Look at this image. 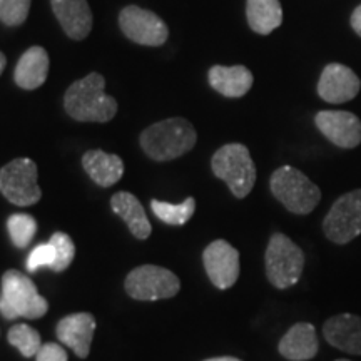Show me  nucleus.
Segmentation results:
<instances>
[{"mask_svg":"<svg viewBox=\"0 0 361 361\" xmlns=\"http://www.w3.org/2000/svg\"><path fill=\"white\" fill-rule=\"evenodd\" d=\"M104 87L106 79L97 72L72 84L64 96L67 114L80 123H109L117 112V102Z\"/></svg>","mask_w":361,"mask_h":361,"instance_id":"obj_1","label":"nucleus"},{"mask_svg":"<svg viewBox=\"0 0 361 361\" xmlns=\"http://www.w3.org/2000/svg\"><path fill=\"white\" fill-rule=\"evenodd\" d=\"M197 134L189 121L171 117L149 126L141 134L142 151L154 161H171L184 156L196 146Z\"/></svg>","mask_w":361,"mask_h":361,"instance_id":"obj_2","label":"nucleus"},{"mask_svg":"<svg viewBox=\"0 0 361 361\" xmlns=\"http://www.w3.org/2000/svg\"><path fill=\"white\" fill-rule=\"evenodd\" d=\"M49 303L39 295L32 279L17 269H8L2 276L0 314L6 319L42 318Z\"/></svg>","mask_w":361,"mask_h":361,"instance_id":"obj_3","label":"nucleus"},{"mask_svg":"<svg viewBox=\"0 0 361 361\" xmlns=\"http://www.w3.org/2000/svg\"><path fill=\"white\" fill-rule=\"evenodd\" d=\"M211 168L216 178L223 179L238 200L252 191L256 183V166L250 151L243 144H226L214 152Z\"/></svg>","mask_w":361,"mask_h":361,"instance_id":"obj_4","label":"nucleus"},{"mask_svg":"<svg viewBox=\"0 0 361 361\" xmlns=\"http://www.w3.org/2000/svg\"><path fill=\"white\" fill-rule=\"evenodd\" d=\"M269 186L273 196L293 214H310L322 200L319 188L293 166L274 171Z\"/></svg>","mask_w":361,"mask_h":361,"instance_id":"obj_5","label":"nucleus"},{"mask_svg":"<svg viewBox=\"0 0 361 361\" xmlns=\"http://www.w3.org/2000/svg\"><path fill=\"white\" fill-rule=\"evenodd\" d=\"M266 276L278 290L295 286L305 268V252L281 233L271 236L264 255Z\"/></svg>","mask_w":361,"mask_h":361,"instance_id":"obj_6","label":"nucleus"},{"mask_svg":"<svg viewBox=\"0 0 361 361\" xmlns=\"http://www.w3.org/2000/svg\"><path fill=\"white\" fill-rule=\"evenodd\" d=\"M0 192L16 206L37 204L42 197L37 184V164L29 157H17L0 169Z\"/></svg>","mask_w":361,"mask_h":361,"instance_id":"obj_7","label":"nucleus"},{"mask_svg":"<svg viewBox=\"0 0 361 361\" xmlns=\"http://www.w3.org/2000/svg\"><path fill=\"white\" fill-rule=\"evenodd\" d=\"M126 293L137 301H157L174 298L180 290V281L173 271L154 264L134 268L124 283Z\"/></svg>","mask_w":361,"mask_h":361,"instance_id":"obj_8","label":"nucleus"},{"mask_svg":"<svg viewBox=\"0 0 361 361\" xmlns=\"http://www.w3.org/2000/svg\"><path fill=\"white\" fill-rule=\"evenodd\" d=\"M323 231L329 241L348 245L361 234V189L343 194L323 221Z\"/></svg>","mask_w":361,"mask_h":361,"instance_id":"obj_9","label":"nucleus"},{"mask_svg":"<svg viewBox=\"0 0 361 361\" xmlns=\"http://www.w3.org/2000/svg\"><path fill=\"white\" fill-rule=\"evenodd\" d=\"M119 25L124 35L135 44L162 45L168 40V25L156 13L137 6L126 7L119 16Z\"/></svg>","mask_w":361,"mask_h":361,"instance_id":"obj_10","label":"nucleus"},{"mask_svg":"<svg viewBox=\"0 0 361 361\" xmlns=\"http://www.w3.org/2000/svg\"><path fill=\"white\" fill-rule=\"evenodd\" d=\"M209 281L219 290L231 288L239 278V251L224 239H216L202 252Z\"/></svg>","mask_w":361,"mask_h":361,"instance_id":"obj_11","label":"nucleus"},{"mask_svg":"<svg viewBox=\"0 0 361 361\" xmlns=\"http://www.w3.org/2000/svg\"><path fill=\"white\" fill-rule=\"evenodd\" d=\"M316 128L338 147L353 149L361 142V121L348 111H322L314 117Z\"/></svg>","mask_w":361,"mask_h":361,"instance_id":"obj_12","label":"nucleus"},{"mask_svg":"<svg viewBox=\"0 0 361 361\" xmlns=\"http://www.w3.org/2000/svg\"><path fill=\"white\" fill-rule=\"evenodd\" d=\"M361 82L350 67L329 64L323 69L318 82V94L323 101L331 104L348 102L358 96Z\"/></svg>","mask_w":361,"mask_h":361,"instance_id":"obj_13","label":"nucleus"},{"mask_svg":"<svg viewBox=\"0 0 361 361\" xmlns=\"http://www.w3.org/2000/svg\"><path fill=\"white\" fill-rule=\"evenodd\" d=\"M94 331H96V318L90 313L64 316L56 328L59 341L74 351L80 360H85L90 353Z\"/></svg>","mask_w":361,"mask_h":361,"instance_id":"obj_14","label":"nucleus"},{"mask_svg":"<svg viewBox=\"0 0 361 361\" xmlns=\"http://www.w3.org/2000/svg\"><path fill=\"white\" fill-rule=\"evenodd\" d=\"M323 335L333 348L348 355H361V318L343 313L329 318L323 326Z\"/></svg>","mask_w":361,"mask_h":361,"instance_id":"obj_15","label":"nucleus"},{"mask_svg":"<svg viewBox=\"0 0 361 361\" xmlns=\"http://www.w3.org/2000/svg\"><path fill=\"white\" fill-rule=\"evenodd\" d=\"M59 24L71 39L82 40L92 29V12L87 0H51Z\"/></svg>","mask_w":361,"mask_h":361,"instance_id":"obj_16","label":"nucleus"},{"mask_svg":"<svg viewBox=\"0 0 361 361\" xmlns=\"http://www.w3.org/2000/svg\"><path fill=\"white\" fill-rule=\"evenodd\" d=\"M318 336L311 323L293 324L278 345L279 355L290 361H308L318 355Z\"/></svg>","mask_w":361,"mask_h":361,"instance_id":"obj_17","label":"nucleus"},{"mask_svg":"<svg viewBox=\"0 0 361 361\" xmlns=\"http://www.w3.org/2000/svg\"><path fill=\"white\" fill-rule=\"evenodd\" d=\"M82 168L89 178L101 188H111L124 174V162L119 156L107 154L101 149L87 151L82 157Z\"/></svg>","mask_w":361,"mask_h":361,"instance_id":"obj_18","label":"nucleus"},{"mask_svg":"<svg viewBox=\"0 0 361 361\" xmlns=\"http://www.w3.org/2000/svg\"><path fill=\"white\" fill-rule=\"evenodd\" d=\"M111 207L112 211L128 224L129 231L133 233L134 238L142 239L144 241V239L151 236V223H149L141 201H139L134 194L126 191L116 192L114 196L111 197Z\"/></svg>","mask_w":361,"mask_h":361,"instance_id":"obj_19","label":"nucleus"},{"mask_svg":"<svg viewBox=\"0 0 361 361\" xmlns=\"http://www.w3.org/2000/svg\"><path fill=\"white\" fill-rule=\"evenodd\" d=\"M49 74V56L44 47H30L22 54L16 67V82L25 90H34L45 82Z\"/></svg>","mask_w":361,"mask_h":361,"instance_id":"obj_20","label":"nucleus"},{"mask_svg":"<svg viewBox=\"0 0 361 361\" xmlns=\"http://www.w3.org/2000/svg\"><path fill=\"white\" fill-rule=\"evenodd\" d=\"M209 84L224 97H243L250 92L252 74L245 66H214L209 71Z\"/></svg>","mask_w":361,"mask_h":361,"instance_id":"obj_21","label":"nucleus"},{"mask_svg":"<svg viewBox=\"0 0 361 361\" xmlns=\"http://www.w3.org/2000/svg\"><path fill=\"white\" fill-rule=\"evenodd\" d=\"M247 24L256 34L268 35L283 22V8L279 0H247Z\"/></svg>","mask_w":361,"mask_h":361,"instance_id":"obj_22","label":"nucleus"},{"mask_svg":"<svg viewBox=\"0 0 361 361\" xmlns=\"http://www.w3.org/2000/svg\"><path fill=\"white\" fill-rule=\"evenodd\" d=\"M151 209L162 223L171 226H183L192 218L194 211H196V200L188 197L186 201L179 202V204H169V202L152 200Z\"/></svg>","mask_w":361,"mask_h":361,"instance_id":"obj_23","label":"nucleus"},{"mask_svg":"<svg viewBox=\"0 0 361 361\" xmlns=\"http://www.w3.org/2000/svg\"><path fill=\"white\" fill-rule=\"evenodd\" d=\"M7 340L13 348L19 350L20 355L25 356V358H32V356L37 355L40 346H42L37 329H34L32 326H29V324L25 323L13 324V326L8 329Z\"/></svg>","mask_w":361,"mask_h":361,"instance_id":"obj_24","label":"nucleus"},{"mask_svg":"<svg viewBox=\"0 0 361 361\" xmlns=\"http://www.w3.org/2000/svg\"><path fill=\"white\" fill-rule=\"evenodd\" d=\"M7 231L11 234L13 246L24 250L30 245L35 233H37V221L30 214L17 213L7 219Z\"/></svg>","mask_w":361,"mask_h":361,"instance_id":"obj_25","label":"nucleus"},{"mask_svg":"<svg viewBox=\"0 0 361 361\" xmlns=\"http://www.w3.org/2000/svg\"><path fill=\"white\" fill-rule=\"evenodd\" d=\"M49 243H51L54 250H56V261H54L51 269L56 271V273H62V271L69 268L72 261H74V256H75L74 241H72L69 234L54 233L52 238L49 239Z\"/></svg>","mask_w":361,"mask_h":361,"instance_id":"obj_26","label":"nucleus"},{"mask_svg":"<svg viewBox=\"0 0 361 361\" xmlns=\"http://www.w3.org/2000/svg\"><path fill=\"white\" fill-rule=\"evenodd\" d=\"M30 11V0H0V20L6 25H20Z\"/></svg>","mask_w":361,"mask_h":361,"instance_id":"obj_27","label":"nucleus"},{"mask_svg":"<svg viewBox=\"0 0 361 361\" xmlns=\"http://www.w3.org/2000/svg\"><path fill=\"white\" fill-rule=\"evenodd\" d=\"M54 261H56V250L51 243H44L30 251L25 266L29 273H35L40 268H52Z\"/></svg>","mask_w":361,"mask_h":361,"instance_id":"obj_28","label":"nucleus"},{"mask_svg":"<svg viewBox=\"0 0 361 361\" xmlns=\"http://www.w3.org/2000/svg\"><path fill=\"white\" fill-rule=\"evenodd\" d=\"M67 351L57 343H45L35 355V361H67Z\"/></svg>","mask_w":361,"mask_h":361,"instance_id":"obj_29","label":"nucleus"},{"mask_svg":"<svg viewBox=\"0 0 361 361\" xmlns=\"http://www.w3.org/2000/svg\"><path fill=\"white\" fill-rule=\"evenodd\" d=\"M351 27L355 29V32L361 37V6L355 8V12L351 13Z\"/></svg>","mask_w":361,"mask_h":361,"instance_id":"obj_30","label":"nucleus"},{"mask_svg":"<svg viewBox=\"0 0 361 361\" xmlns=\"http://www.w3.org/2000/svg\"><path fill=\"white\" fill-rule=\"evenodd\" d=\"M204 361H241V360L233 358V356H219V358H209V360H204Z\"/></svg>","mask_w":361,"mask_h":361,"instance_id":"obj_31","label":"nucleus"},{"mask_svg":"<svg viewBox=\"0 0 361 361\" xmlns=\"http://www.w3.org/2000/svg\"><path fill=\"white\" fill-rule=\"evenodd\" d=\"M6 64H7V61H6V56H4V54L0 52V74H2L4 69H6Z\"/></svg>","mask_w":361,"mask_h":361,"instance_id":"obj_32","label":"nucleus"},{"mask_svg":"<svg viewBox=\"0 0 361 361\" xmlns=\"http://www.w3.org/2000/svg\"><path fill=\"white\" fill-rule=\"evenodd\" d=\"M336 361H350V360H336Z\"/></svg>","mask_w":361,"mask_h":361,"instance_id":"obj_33","label":"nucleus"}]
</instances>
